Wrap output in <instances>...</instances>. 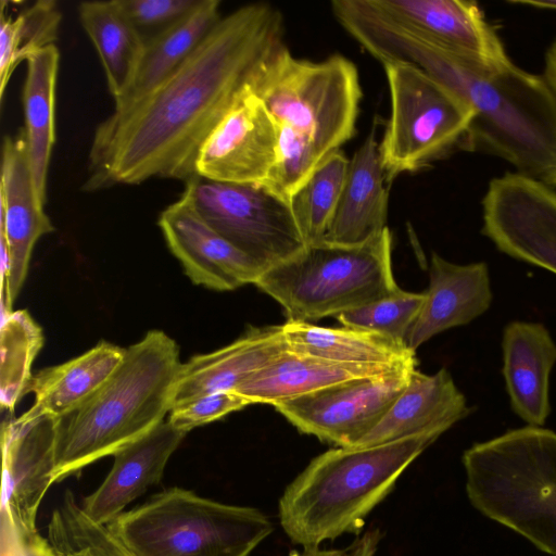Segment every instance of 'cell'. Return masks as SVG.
Wrapping results in <instances>:
<instances>
[{
    "instance_id": "cell-1",
    "label": "cell",
    "mask_w": 556,
    "mask_h": 556,
    "mask_svg": "<svg viewBox=\"0 0 556 556\" xmlns=\"http://www.w3.org/2000/svg\"><path fill=\"white\" fill-rule=\"evenodd\" d=\"M283 34L281 12L266 2L222 17L168 78L97 127L85 189L195 176L202 143L285 46Z\"/></svg>"
},
{
    "instance_id": "cell-2",
    "label": "cell",
    "mask_w": 556,
    "mask_h": 556,
    "mask_svg": "<svg viewBox=\"0 0 556 556\" xmlns=\"http://www.w3.org/2000/svg\"><path fill=\"white\" fill-rule=\"evenodd\" d=\"M380 49L386 61L421 70L471 106L466 150L500 157L556 190V94L543 75L511 60L484 64L396 26Z\"/></svg>"
},
{
    "instance_id": "cell-3",
    "label": "cell",
    "mask_w": 556,
    "mask_h": 556,
    "mask_svg": "<svg viewBox=\"0 0 556 556\" xmlns=\"http://www.w3.org/2000/svg\"><path fill=\"white\" fill-rule=\"evenodd\" d=\"M439 437L426 432L371 446H337L319 454L279 500L283 531L303 548L319 547L348 533L361 534L366 517Z\"/></svg>"
},
{
    "instance_id": "cell-4",
    "label": "cell",
    "mask_w": 556,
    "mask_h": 556,
    "mask_svg": "<svg viewBox=\"0 0 556 556\" xmlns=\"http://www.w3.org/2000/svg\"><path fill=\"white\" fill-rule=\"evenodd\" d=\"M180 366L178 345L164 331L151 330L126 348L103 387L62 419L53 481L113 455L163 422Z\"/></svg>"
},
{
    "instance_id": "cell-5",
    "label": "cell",
    "mask_w": 556,
    "mask_h": 556,
    "mask_svg": "<svg viewBox=\"0 0 556 556\" xmlns=\"http://www.w3.org/2000/svg\"><path fill=\"white\" fill-rule=\"evenodd\" d=\"M466 493L483 516L556 556V432L510 429L464 451Z\"/></svg>"
},
{
    "instance_id": "cell-6",
    "label": "cell",
    "mask_w": 556,
    "mask_h": 556,
    "mask_svg": "<svg viewBox=\"0 0 556 556\" xmlns=\"http://www.w3.org/2000/svg\"><path fill=\"white\" fill-rule=\"evenodd\" d=\"M132 556H250L274 531L260 509L173 486L105 526Z\"/></svg>"
},
{
    "instance_id": "cell-7",
    "label": "cell",
    "mask_w": 556,
    "mask_h": 556,
    "mask_svg": "<svg viewBox=\"0 0 556 556\" xmlns=\"http://www.w3.org/2000/svg\"><path fill=\"white\" fill-rule=\"evenodd\" d=\"M277 301L288 321L336 317L380 299L399 286L387 227L359 245L319 242L264 271L254 283Z\"/></svg>"
},
{
    "instance_id": "cell-8",
    "label": "cell",
    "mask_w": 556,
    "mask_h": 556,
    "mask_svg": "<svg viewBox=\"0 0 556 556\" xmlns=\"http://www.w3.org/2000/svg\"><path fill=\"white\" fill-rule=\"evenodd\" d=\"M279 126L306 137L327 157L354 132L362 87L355 64L341 54L313 62L282 46L253 85Z\"/></svg>"
},
{
    "instance_id": "cell-9",
    "label": "cell",
    "mask_w": 556,
    "mask_h": 556,
    "mask_svg": "<svg viewBox=\"0 0 556 556\" xmlns=\"http://www.w3.org/2000/svg\"><path fill=\"white\" fill-rule=\"evenodd\" d=\"M390 91V116L380 141L388 182L466 150L471 106L421 70L402 62L382 64Z\"/></svg>"
},
{
    "instance_id": "cell-10",
    "label": "cell",
    "mask_w": 556,
    "mask_h": 556,
    "mask_svg": "<svg viewBox=\"0 0 556 556\" xmlns=\"http://www.w3.org/2000/svg\"><path fill=\"white\" fill-rule=\"evenodd\" d=\"M62 418L31 407L2 424L1 556H45L47 538L36 527L39 505L51 486Z\"/></svg>"
},
{
    "instance_id": "cell-11",
    "label": "cell",
    "mask_w": 556,
    "mask_h": 556,
    "mask_svg": "<svg viewBox=\"0 0 556 556\" xmlns=\"http://www.w3.org/2000/svg\"><path fill=\"white\" fill-rule=\"evenodd\" d=\"M185 190L206 224L248 255L262 274L306 247L290 204L263 186L195 175Z\"/></svg>"
},
{
    "instance_id": "cell-12",
    "label": "cell",
    "mask_w": 556,
    "mask_h": 556,
    "mask_svg": "<svg viewBox=\"0 0 556 556\" xmlns=\"http://www.w3.org/2000/svg\"><path fill=\"white\" fill-rule=\"evenodd\" d=\"M481 205V233L500 252L556 275L555 189L507 172L490 180Z\"/></svg>"
},
{
    "instance_id": "cell-13",
    "label": "cell",
    "mask_w": 556,
    "mask_h": 556,
    "mask_svg": "<svg viewBox=\"0 0 556 556\" xmlns=\"http://www.w3.org/2000/svg\"><path fill=\"white\" fill-rule=\"evenodd\" d=\"M416 366L353 380L276 404L299 431L336 446H355L383 418Z\"/></svg>"
},
{
    "instance_id": "cell-14",
    "label": "cell",
    "mask_w": 556,
    "mask_h": 556,
    "mask_svg": "<svg viewBox=\"0 0 556 556\" xmlns=\"http://www.w3.org/2000/svg\"><path fill=\"white\" fill-rule=\"evenodd\" d=\"M278 155V125L263 101L247 90L202 143L195 175L264 186Z\"/></svg>"
},
{
    "instance_id": "cell-15",
    "label": "cell",
    "mask_w": 556,
    "mask_h": 556,
    "mask_svg": "<svg viewBox=\"0 0 556 556\" xmlns=\"http://www.w3.org/2000/svg\"><path fill=\"white\" fill-rule=\"evenodd\" d=\"M36 194L24 129L5 136L0 182V235L2 254V316L11 313L28 271L38 239L53 231Z\"/></svg>"
},
{
    "instance_id": "cell-16",
    "label": "cell",
    "mask_w": 556,
    "mask_h": 556,
    "mask_svg": "<svg viewBox=\"0 0 556 556\" xmlns=\"http://www.w3.org/2000/svg\"><path fill=\"white\" fill-rule=\"evenodd\" d=\"M392 24L456 54L484 63L509 61L482 9L470 0H368Z\"/></svg>"
},
{
    "instance_id": "cell-17",
    "label": "cell",
    "mask_w": 556,
    "mask_h": 556,
    "mask_svg": "<svg viewBox=\"0 0 556 556\" xmlns=\"http://www.w3.org/2000/svg\"><path fill=\"white\" fill-rule=\"evenodd\" d=\"M157 223L170 252L194 285L231 291L254 285L262 275L248 255L206 224L186 190L161 213Z\"/></svg>"
},
{
    "instance_id": "cell-18",
    "label": "cell",
    "mask_w": 556,
    "mask_h": 556,
    "mask_svg": "<svg viewBox=\"0 0 556 556\" xmlns=\"http://www.w3.org/2000/svg\"><path fill=\"white\" fill-rule=\"evenodd\" d=\"M492 300L486 263L456 264L432 252L429 286L406 337L407 346L416 352L435 334L469 324L490 308Z\"/></svg>"
},
{
    "instance_id": "cell-19",
    "label": "cell",
    "mask_w": 556,
    "mask_h": 556,
    "mask_svg": "<svg viewBox=\"0 0 556 556\" xmlns=\"http://www.w3.org/2000/svg\"><path fill=\"white\" fill-rule=\"evenodd\" d=\"M186 434L164 420L116 451L113 466L103 482L80 502L85 515L101 526L112 522L128 504L160 483L169 457Z\"/></svg>"
},
{
    "instance_id": "cell-20",
    "label": "cell",
    "mask_w": 556,
    "mask_h": 556,
    "mask_svg": "<svg viewBox=\"0 0 556 556\" xmlns=\"http://www.w3.org/2000/svg\"><path fill=\"white\" fill-rule=\"evenodd\" d=\"M287 351L282 325L250 326L233 342L181 363L173 389L172 407L198 396L236 391Z\"/></svg>"
},
{
    "instance_id": "cell-21",
    "label": "cell",
    "mask_w": 556,
    "mask_h": 556,
    "mask_svg": "<svg viewBox=\"0 0 556 556\" xmlns=\"http://www.w3.org/2000/svg\"><path fill=\"white\" fill-rule=\"evenodd\" d=\"M502 352V374L511 410L528 426L543 427L551 414L555 341L543 324L514 320L503 330Z\"/></svg>"
},
{
    "instance_id": "cell-22",
    "label": "cell",
    "mask_w": 556,
    "mask_h": 556,
    "mask_svg": "<svg viewBox=\"0 0 556 556\" xmlns=\"http://www.w3.org/2000/svg\"><path fill=\"white\" fill-rule=\"evenodd\" d=\"M471 413L446 368L433 375L412 370L408 382L379 424L355 446H371L414 434L441 435Z\"/></svg>"
},
{
    "instance_id": "cell-23",
    "label": "cell",
    "mask_w": 556,
    "mask_h": 556,
    "mask_svg": "<svg viewBox=\"0 0 556 556\" xmlns=\"http://www.w3.org/2000/svg\"><path fill=\"white\" fill-rule=\"evenodd\" d=\"M380 142L372 126L349 162L343 190L324 242L359 245L388 226L389 191Z\"/></svg>"
},
{
    "instance_id": "cell-24",
    "label": "cell",
    "mask_w": 556,
    "mask_h": 556,
    "mask_svg": "<svg viewBox=\"0 0 556 556\" xmlns=\"http://www.w3.org/2000/svg\"><path fill=\"white\" fill-rule=\"evenodd\" d=\"M402 367L407 366L346 364L287 351L252 375L235 392L251 404L275 406L332 386L381 376Z\"/></svg>"
},
{
    "instance_id": "cell-25",
    "label": "cell",
    "mask_w": 556,
    "mask_h": 556,
    "mask_svg": "<svg viewBox=\"0 0 556 556\" xmlns=\"http://www.w3.org/2000/svg\"><path fill=\"white\" fill-rule=\"evenodd\" d=\"M126 349L101 341L81 355L33 376L26 393L38 413L66 418L92 397L122 363Z\"/></svg>"
},
{
    "instance_id": "cell-26",
    "label": "cell",
    "mask_w": 556,
    "mask_h": 556,
    "mask_svg": "<svg viewBox=\"0 0 556 556\" xmlns=\"http://www.w3.org/2000/svg\"><path fill=\"white\" fill-rule=\"evenodd\" d=\"M282 328L289 351L298 354L357 365H417L415 352L405 342L374 331L288 320Z\"/></svg>"
},
{
    "instance_id": "cell-27",
    "label": "cell",
    "mask_w": 556,
    "mask_h": 556,
    "mask_svg": "<svg viewBox=\"0 0 556 556\" xmlns=\"http://www.w3.org/2000/svg\"><path fill=\"white\" fill-rule=\"evenodd\" d=\"M219 5V0H201L182 18L147 40L132 83L114 109L141 99L168 78L220 21Z\"/></svg>"
},
{
    "instance_id": "cell-28",
    "label": "cell",
    "mask_w": 556,
    "mask_h": 556,
    "mask_svg": "<svg viewBox=\"0 0 556 556\" xmlns=\"http://www.w3.org/2000/svg\"><path fill=\"white\" fill-rule=\"evenodd\" d=\"M23 88L25 135L28 146L34 186L39 202L45 205L47 176L55 139V84L60 52L55 45L30 55Z\"/></svg>"
},
{
    "instance_id": "cell-29",
    "label": "cell",
    "mask_w": 556,
    "mask_h": 556,
    "mask_svg": "<svg viewBox=\"0 0 556 556\" xmlns=\"http://www.w3.org/2000/svg\"><path fill=\"white\" fill-rule=\"evenodd\" d=\"M78 14L100 56L110 93L116 103L132 83L144 40L124 15L116 0L81 2Z\"/></svg>"
},
{
    "instance_id": "cell-30",
    "label": "cell",
    "mask_w": 556,
    "mask_h": 556,
    "mask_svg": "<svg viewBox=\"0 0 556 556\" xmlns=\"http://www.w3.org/2000/svg\"><path fill=\"white\" fill-rule=\"evenodd\" d=\"M61 12L56 2L40 0L25 8L17 15H5L2 11L0 23V98L10 78L22 62L40 50L54 45Z\"/></svg>"
},
{
    "instance_id": "cell-31",
    "label": "cell",
    "mask_w": 556,
    "mask_h": 556,
    "mask_svg": "<svg viewBox=\"0 0 556 556\" xmlns=\"http://www.w3.org/2000/svg\"><path fill=\"white\" fill-rule=\"evenodd\" d=\"M350 160L339 150L327 156L290 200L306 245L319 243L330 226Z\"/></svg>"
},
{
    "instance_id": "cell-32",
    "label": "cell",
    "mask_w": 556,
    "mask_h": 556,
    "mask_svg": "<svg viewBox=\"0 0 556 556\" xmlns=\"http://www.w3.org/2000/svg\"><path fill=\"white\" fill-rule=\"evenodd\" d=\"M2 317L0 402L12 412L33 378L30 368L43 344V334L25 309Z\"/></svg>"
},
{
    "instance_id": "cell-33",
    "label": "cell",
    "mask_w": 556,
    "mask_h": 556,
    "mask_svg": "<svg viewBox=\"0 0 556 556\" xmlns=\"http://www.w3.org/2000/svg\"><path fill=\"white\" fill-rule=\"evenodd\" d=\"M425 300V292L397 287L391 293L336 316L345 327L374 331L405 342Z\"/></svg>"
},
{
    "instance_id": "cell-34",
    "label": "cell",
    "mask_w": 556,
    "mask_h": 556,
    "mask_svg": "<svg viewBox=\"0 0 556 556\" xmlns=\"http://www.w3.org/2000/svg\"><path fill=\"white\" fill-rule=\"evenodd\" d=\"M325 159L306 137L278 125L277 161L263 187L290 204L295 192Z\"/></svg>"
},
{
    "instance_id": "cell-35",
    "label": "cell",
    "mask_w": 556,
    "mask_h": 556,
    "mask_svg": "<svg viewBox=\"0 0 556 556\" xmlns=\"http://www.w3.org/2000/svg\"><path fill=\"white\" fill-rule=\"evenodd\" d=\"M201 0H116L144 42L191 12Z\"/></svg>"
},
{
    "instance_id": "cell-36",
    "label": "cell",
    "mask_w": 556,
    "mask_h": 556,
    "mask_svg": "<svg viewBox=\"0 0 556 556\" xmlns=\"http://www.w3.org/2000/svg\"><path fill=\"white\" fill-rule=\"evenodd\" d=\"M249 405L251 402L235 391L217 392L174 405L167 420L175 428L187 433Z\"/></svg>"
},
{
    "instance_id": "cell-37",
    "label": "cell",
    "mask_w": 556,
    "mask_h": 556,
    "mask_svg": "<svg viewBox=\"0 0 556 556\" xmlns=\"http://www.w3.org/2000/svg\"><path fill=\"white\" fill-rule=\"evenodd\" d=\"M381 540L379 529H371L356 538L348 546L334 549H323L319 547L303 548L293 551L288 556H375Z\"/></svg>"
},
{
    "instance_id": "cell-38",
    "label": "cell",
    "mask_w": 556,
    "mask_h": 556,
    "mask_svg": "<svg viewBox=\"0 0 556 556\" xmlns=\"http://www.w3.org/2000/svg\"><path fill=\"white\" fill-rule=\"evenodd\" d=\"M543 77L556 94V39L545 52Z\"/></svg>"
},
{
    "instance_id": "cell-39",
    "label": "cell",
    "mask_w": 556,
    "mask_h": 556,
    "mask_svg": "<svg viewBox=\"0 0 556 556\" xmlns=\"http://www.w3.org/2000/svg\"><path fill=\"white\" fill-rule=\"evenodd\" d=\"M508 3L556 11V0H509Z\"/></svg>"
},
{
    "instance_id": "cell-40",
    "label": "cell",
    "mask_w": 556,
    "mask_h": 556,
    "mask_svg": "<svg viewBox=\"0 0 556 556\" xmlns=\"http://www.w3.org/2000/svg\"><path fill=\"white\" fill-rule=\"evenodd\" d=\"M50 547H51V546H50ZM45 556H55V555H54L53 551H52V549H50V551H49Z\"/></svg>"
}]
</instances>
